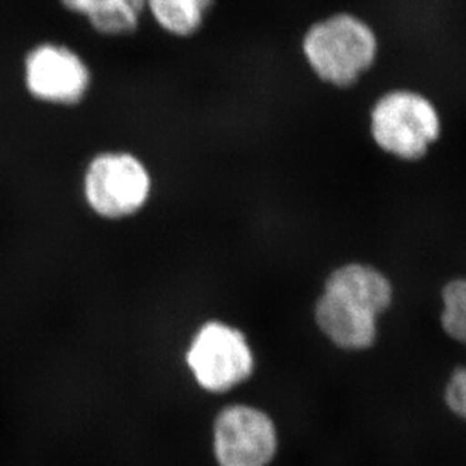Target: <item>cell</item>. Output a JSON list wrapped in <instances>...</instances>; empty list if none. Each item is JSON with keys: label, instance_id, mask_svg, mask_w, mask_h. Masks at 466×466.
<instances>
[{"label": "cell", "instance_id": "obj_5", "mask_svg": "<svg viewBox=\"0 0 466 466\" xmlns=\"http://www.w3.org/2000/svg\"><path fill=\"white\" fill-rule=\"evenodd\" d=\"M152 180L138 157L127 152H102L86 167V196L99 216L121 218L147 202Z\"/></svg>", "mask_w": 466, "mask_h": 466}, {"label": "cell", "instance_id": "obj_10", "mask_svg": "<svg viewBox=\"0 0 466 466\" xmlns=\"http://www.w3.org/2000/svg\"><path fill=\"white\" fill-rule=\"evenodd\" d=\"M442 329L454 341L466 346V279H458L447 283L442 289Z\"/></svg>", "mask_w": 466, "mask_h": 466}, {"label": "cell", "instance_id": "obj_11", "mask_svg": "<svg viewBox=\"0 0 466 466\" xmlns=\"http://www.w3.org/2000/svg\"><path fill=\"white\" fill-rule=\"evenodd\" d=\"M445 403L451 412L466 421V367L454 370L445 388Z\"/></svg>", "mask_w": 466, "mask_h": 466}, {"label": "cell", "instance_id": "obj_7", "mask_svg": "<svg viewBox=\"0 0 466 466\" xmlns=\"http://www.w3.org/2000/svg\"><path fill=\"white\" fill-rule=\"evenodd\" d=\"M278 451L271 418L251 406H230L214 424V454L218 466H268Z\"/></svg>", "mask_w": 466, "mask_h": 466}, {"label": "cell", "instance_id": "obj_9", "mask_svg": "<svg viewBox=\"0 0 466 466\" xmlns=\"http://www.w3.org/2000/svg\"><path fill=\"white\" fill-rule=\"evenodd\" d=\"M216 0H147L146 13L161 31L175 38H191L205 26Z\"/></svg>", "mask_w": 466, "mask_h": 466}, {"label": "cell", "instance_id": "obj_2", "mask_svg": "<svg viewBox=\"0 0 466 466\" xmlns=\"http://www.w3.org/2000/svg\"><path fill=\"white\" fill-rule=\"evenodd\" d=\"M301 55L319 81L338 90L356 86L376 64L380 43L374 27L339 11L312 23L301 36Z\"/></svg>", "mask_w": 466, "mask_h": 466}, {"label": "cell", "instance_id": "obj_4", "mask_svg": "<svg viewBox=\"0 0 466 466\" xmlns=\"http://www.w3.org/2000/svg\"><path fill=\"white\" fill-rule=\"evenodd\" d=\"M440 111L427 96L408 88L381 95L370 111V132L383 152L420 161L441 137Z\"/></svg>", "mask_w": 466, "mask_h": 466}, {"label": "cell", "instance_id": "obj_6", "mask_svg": "<svg viewBox=\"0 0 466 466\" xmlns=\"http://www.w3.org/2000/svg\"><path fill=\"white\" fill-rule=\"evenodd\" d=\"M187 363L198 385L211 392H225L246 380L253 371V353L237 329L211 321L194 337Z\"/></svg>", "mask_w": 466, "mask_h": 466}, {"label": "cell", "instance_id": "obj_1", "mask_svg": "<svg viewBox=\"0 0 466 466\" xmlns=\"http://www.w3.org/2000/svg\"><path fill=\"white\" fill-rule=\"evenodd\" d=\"M392 303V287L372 267L344 265L330 274L317 305V324L344 350H365L377 338V319Z\"/></svg>", "mask_w": 466, "mask_h": 466}, {"label": "cell", "instance_id": "obj_8", "mask_svg": "<svg viewBox=\"0 0 466 466\" xmlns=\"http://www.w3.org/2000/svg\"><path fill=\"white\" fill-rule=\"evenodd\" d=\"M147 0H55L102 38H126L138 31Z\"/></svg>", "mask_w": 466, "mask_h": 466}, {"label": "cell", "instance_id": "obj_3", "mask_svg": "<svg viewBox=\"0 0 466 466\" xmlns=\"http://www.w3.org/2000/svg\"><path fill=\"white\" fill-rule=\"evenodd\" d=\"M18 75L23 95L45 108H77L95 86V72L86 55L58 38H40L27 46Z\"/></svg>", "mask_w": 466, "mask_h": 466}]
</instances>
